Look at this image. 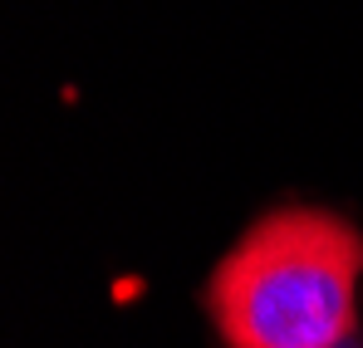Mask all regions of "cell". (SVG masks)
Returning <instances> with one entry per match:
<instances>
[{
    "label": "cell",
    "mask_w": 363,
    "mask_h": 348,
    "mask_svg": "<svg viewBox=\"0 0 363 348\" xmlns=\"http://www.w3.org/2000/svg\"><path fill=\"white\" fill-rule=\"evenodd\" d=\"M359 280V226L324 206H285L216 260L206 309L226 348H339L354 329Z\"/></svg>",
    "instance_id": "1"
}]
</instances>
